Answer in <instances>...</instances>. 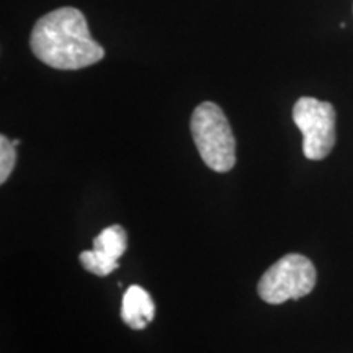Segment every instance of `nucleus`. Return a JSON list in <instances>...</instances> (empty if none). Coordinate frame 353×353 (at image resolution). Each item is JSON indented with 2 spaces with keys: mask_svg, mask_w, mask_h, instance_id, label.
Here are the masks:
<instances>
[{
  "mask_svg": "<svg viewBox=\"0 0 353 353\" xmlns=\"http://www.w3.org/2000/svg\"><path fill=\"white\" fill-rule=\"evenodd\" d=\"M30 46L41 63L59 70L88 68L105 56L103 48L88 32L83 13L72 7L41 17L33 26Z\"/></svg>",
  "mask_w": 353,
  "mask_h": 353,
  "instance_id": "obj_1",
  "label": "nucleus"
},
{
  "mask_svg": "<svg viewBox=\"0 0 353 353\" xmlns=\"http://www.w3.org/2000/svg\"><path fill=\"white\" fill-rule=\"evenodd\" d=\"M192 136L206 165L211 170L229 172L236 165V139L226 114L213 101H203L192 114Z\"/></svg>",
  "mask_w": 353,
  "mask_h": 353,
  "instance_id": "obj_2",
  "label": "nucleus"
},
{
  "mask_svg": "<svg viewBox=\"0 0 353 353\" xmlns=\"http://www.w3.org/2000/svg\"><path fill=\"white\" fill-rule=\"evenodd\" d=\"M316 268L301 254H288L273 263L260 278L259 296L268 304H283L288 299L307 296L316 286Z\"/></svg>",
  "mask_w": 353,
  "mask_h": 353,
  "instance_id": "obj_3",
  "label": "nucleus"
},
{
  "mask_svg": "<svg viewBox=\"0 0 353 353\" xmlns=\"http://www.w3.org/2000/svg\"><path fill=\"white\" fill-rule=\"evenodd\" d=\"M294 125L303 134V152L309 161H322L335 144V110L329 101L301 97L293 107Z\"/></svg>",
  "mask_w": 353,
  "mask_h": 353,
  "instance_id": "obj_4",
  "label": "nucleus"
},
{
  "mask_svg": "<svg viewBox=\"0 0 353 353\" xmlns=\"http://www.w3.org/2000/svg\"><path fill=\"white\" fill-rule=\"evenodd\" d=\"M126 232L120 224L105 228L94 239V249L83 250L81 254V263L87 272L99 276H107L117 270L118 259L126 250Z\"/></svg>",
  "mask_w": 353,
  "mask_h": 353,
  "instance_id": "obj_5",
  "label": "nucleus"
},
{
  "mask_svg": "<svg viewBox=\"0 0 353 353\" xmlns=\"http://www.w3.org/2000/svg\"><path fill=\"white\" fill-rule=\"evenodd\" d=\"M156 306L151 294L143 286L132 285L123 294L121 319L134 330H143L154 321Z\"/></svg>",
  "mask_w": 353,
  "mask_h": 353,
  "instance_id": "obj_6",
  "label": "nucleus"
},
{
  "mask_svg": "<svg viewBox=\"0 0 353 353\" xmlns=\"http://www.w3.org/2000/svg\"><path fill=\"white\" fill-rule=\"evenodd\" d=\"M17 145L6 134L0 136V183H6L17 162Z\"/></svg>",
  "mask_w": 353,
  "mask_h": 353,
  "instance_id": "obj_7",
  "label": "nucleus"
},
{
  "mask_svg": "<svg viewBox=\"0 0 353 353\" xmlns=\"http://www.w3.org/2000/svg\"><path fill=\"white\" fill-rule=\"evenodd\" d=\"M12 143H13V145H19L20 144V139H13Z\"/></svg>",
  "mask_w": 353,
  "mask_h": 353,
  "instance_id": "obj_8",
  "label": "nucleus"
}]
</instances>
